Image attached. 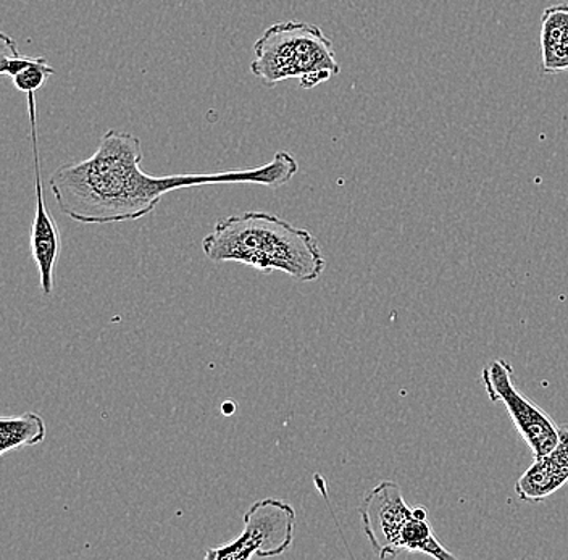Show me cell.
I'll use <instances>...</instances> for the list:
<instances>
[{
  "label": "cell",
  "instance_id": "2",
  "mask_svg": "<svg viewBox=\"0 0 568 560\" xmlns=\"http://www.w3.org/2000/svg\"><path fill=\"white\" fill-rule=\"evenodd\" d=\"M202 251L215 264L283 272L300 283L315 282L326 268L317 237L268 212H244L219 220L202 240Z\"/></svg>",
  "mask_w": 568,
  "mask_h": 560
},
{
  "label": "cell",
  "instance_id": "5",
  "mask_svg": "<svg viewBox=\"0 0 568 560\" xmlns=\"http://www.w3.org/2000/svg\"><path fill=\"white\" fill-rule=\"evenodd\" d=\"M509 362L495 359L483 368L486 395L493 403H503L517 427L518 434L531 449L532 456L549 454L559 442V425L541 407L528 399L513 380Z\"/></svg>",
  "mask_w": 568,
  "mask_h": 560
},
{
  "label": "cell",
  "instance_id": "10",
  "mask_svg": "<svg viewBox=\"0 0 568 560\" xmlns=\"http://www.w3.org/2000/svg\"><path fill=\"white\" fill-rule=\"evenodd\" d=\"M399 551L422 552V554L432 556L438 560H453L456 556L447 551L446 548L436 538L432 525L428 522V510L425 506H414V516L404 527L399 540Z\"/></svg>",
  "mask_w": 568,
  "mask_h": 560
},
{
  "label": "cell",
  "instance_id": "11",
  "mask_svg": "<svg viewBox=\"0 0 568 560\" xmlns=\"http://www.w3.org/2000/svg\"><path fill=\"white\" fill-rule=\"evenodd\" d=\"M45 424L39 414L24 413L21 416L0 418V454L41 445L45 439Z\"/></svg>",
  "mask_w": 568,
  "mask_h": 560
},
{
  "label": "cell",
  "instance_id": "1",
  "mask_svg": "<svg viewBox=\"0 0 568 560\" xmlns=\"http://www.w3.org/2000/svg\"><path fill=\"white\" fill-rule=\"evenodd\" d=\"M141 140L126 131L109 130L84 161L63 163L49 184L57 207L73 222L112 225L151 214L165 194L186 187L248 183L278 190L290 183L300 163L286 151L246 170L149 175L141 169Z\"/></svg>",
  "mask_w": 568,
  "mask_h": 560
},
{
  "label": "cell",
  "instance_id": "13",
  "mask_svg": "<svg viewBox=\"0 0 568 560\" xmlns=\"http://www.w3.org/2000/svg\"><path fill=\"white\" fill-rule=\"evenodd\" d=\"M38 57L21 55L16 41L9 34L2 33V55H0V74L16 78L18 73L33 65Z\"/></svg>",
  "mask_w": 568,
  "mask_h": 560
},
{
  "label": "cell",
  "instance_id": "6",
  "mask_svg": "<svg viewBox=\"0 0 568 560\" xmlns=\"http://www.w3.org/2000/svg\"><path fill=\"white\" fill-rule=\"evenodd\" d=\"M412 516L414 507L404 501L403 488L396 481H382L367 492L361 505L362 527L379 559L400 554V534Z\"/></svg>",
  "mask_w": 568,
  "mask_h": 560
},
{
  "label": "cell",
  "instance_id": "7",
  "mask_svg": "<svg viewBox=\"0 0 568 560\" xmlns=\"http://www.w3.org/2000/svg\"><path fill=\"white\" fill-rule=\"evenodd\" d=\"M28 115H30L31 143H33L34 157V191L36 208L33 226H31V255L39 273V285L45 296H51L55 285V267L62 253V237L55 220L45 207L44 190H42L41 159H39L38 143V104L36 92L27 94Z\"/></svg>",
  "mask_w": 568,
  "mask_h": 560
},
{
  "label": "cell",
  "instance_id": "12",
  "mask_svg": "<svg viewBox=\"0 0 568 560\" xmlns=\"http://www.w3.org/2000/svg\"><path fill=\"white\" fill-rule=\"evenodd\" d=\"M52 74H55V70L49 65L48 59H45V57H38L33 65L18 73L12 80L18 91L28 94V92L41 90L45 81H48V78L52 77Z\"/></svg>",
  "mask_w": 568,
  "mask_h": 560
},
{
  "label": "cell",
  "instance_id": "4",
  "mask_svg": "<svg viewBox=\"0 0 568 560\" xmlns=\"http://www.w3.org/2000/svg\"><path fill=\"white\" fill-rule=\"evenodd\" d=\"M296 510L282 499L265 498L244 513L240 537L205 551L207 560L278 558L290 551L296 533Z\"/></svg>",
  "mask_w": 568,
  "mask_h": 560
},
{
  "label": "cell",
  "instance_id": "9",
  "mask_svg": "<svg viewBox=\"0 0 568 560\" xmlns=\"http://www.w3.org/2000/svg\"><path fill=\"white\" fill-rule=\"evenodd\" d=\"M541 72H568V3H556L541 17Z\"/></svg>",
  "mask_w": 568,
  "mask_h": 560
},
{
  "label": "cell",
  "instance_id": "8",
  "mask_svg": "<svg viewBox=\"0 0 568 560\" xmlns=\"http://www.w3.org/2000/svg\"><path fill=\"white\" fill-rule=\"evenodd\" d=\"M568 483V425L559 430V442L518 478L515 492L525 502H541Z\"/></svg>",
  "mask_w": 568,
  "mask_h": 560
},
{
  "label": "cell",
  "instance_id": "3",
  "mask_svg": "<svg viewBox=\"0 0 568 560\" xmlns=\"http://www.w3.org/2000/svg\"><path fill=\"white\" fill-rule=\"evenodd\" d=\"M251 73L266 88L296 78L302 90H314L341 73L335 45L322 28L305 21H282L255 41Z\"/></svg>",
  "mask_w": 568,
  "mask_h": 560
}]
</instances>
